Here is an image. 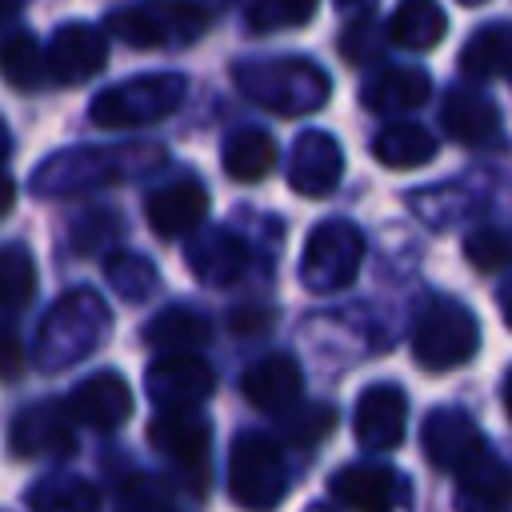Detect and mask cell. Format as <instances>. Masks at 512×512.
<instances>
[{
	"mask_svg": "<svg viewBox=\"0 0 512 512\" xmlns=\"http://www.w3.org/2000/svg\"><path fill=\"white\" fill-rule=\"evenodd\" d=\"M504 408H508V416H512V372H508V380H504Z\"/></svg>",
	"mask_w": 512,
	"mask_h": 512,
	"instance_id": "d6a6232c",
	"label": "cell"
},
{
	"mask_svg": "<svg viewBox=\"0 0 512 512\" xmlns=\"http://www.w3.org/2000/svg\"><path fill=\"white\" fill-rule=\"evenodd\" d=\"M480 348V324L460 300H428L412 328V356L428 372L460 368Z\"/></svg>",
	"mask_w": 512,
	"mask_h": 512,
	"instance_id": "7a4b0ae2",
	"label": "cell"
},
{
	"mask_svg": "<svg viewBox=\"0 0 512 512\" xmlns=\"http://www.w3.org/2000/svg\"><path fill=\"white\" fill-rule=\"evenodd\" d=\"M144 340H148L152 348L172 352V356H196V352L212 340V324H208L204 312L176 304V308H164V312L144 328Z\"/></svg>",
	"mask_w": 512,
	"mask_h": 512,
	"instance_id": "d6986e66",
	"label": "cell"
},
{
	"mask_svg": "<svg viewBox=\"0 0 512 512\" xmlns=\"http://www.w3.org/2000/svg\"><path fill=\"white\" fill-rule=\"evenodd\" d=\"M384 52V28L376 24L372 12H364L352 28H344L340 36V56L352 60V64H376Z\"/></svg>",
	"mask_w": 512,
	"mask_h": 512,
	"instance_id": "83f0119b",
	"label": "cell"
},
{
	"mask_svg": "<svg viewBox=\"0 0 512 512\" xmlns=\"http://www.w3.org/2000/svg\"><path fill=\"white\" fill-rule=\"evenodd\" d=\"M152 444L168 456V460H176L180 468H188V472H196V480H204V472H208V448H212V428H208V420L200 416V412H164V416H156L152 420Z\"/></svg>",
	"mask_w": 512,
	"mask_h": 512,
	"instance_id": "4fadbf2b",
	"label": "cell"
},
{
	"mask_svg": "<svg viewBox=\"0 0 512 512\" xmlns=\"http://www.w3.org/2000/svg\"><path fill=\"white\" fill-rule=\"evenodd\" d=\"M72 412L92 428H116L132 412V392L116 372H100L80 384V392L72 396Z\"/></svg>",
	"mask_w": 512,
	"mask_h": 512,
	"instance_id": "e0dca14e",
	"label": "cell"
},
{
	"mask_svg": "<svg viewBox=\"0 0 512 512\" xmlns=\"http://www.w3.org/2000/svg\"><path fill=\"white\" fill-rule=\"evenodd\" d=\"M420 440H424L428 464H432V468H444V472H460V468H468L476 456L488 452L484 432H480L460 408H436V412L424 420Z\"/></svg>",
	"mask_w": 512,
	"mask_h": 512,
	"instance_id": "ba28073f",
	"label": "cell"
},
{
	"mask_svg": "<svg viewBox=\"0 0 512 512\" xmlns=\"http://www.w3.org/2000/svg\"><path fill=\"white\" fill-rule=\"evenodd\" d=\"M364 260V232L352 220H324L312 228L304 256H300V280L308 292H340L356 280Z\"/></svg>",
	"mask_w": 512,
	"mask_h": 512,
	"instance_id": "277c9868",
	"label": "cell"
},
{
	"mask_svg": "<svg viewBox=\"0 0 512 512\" xmlns=\"http://www.w3.org/2000/svg\"><path fill=\"white\" fill-rule=\"evenodd\" d=\"M216 392V372L200 356H160L148 368V396L164 412H188Z\"/></svg>",
	"mask_w": 512,
	"mask_h": 512,
	"instance_id": "9c48e42d",
	"label": "cell"
},
{
	"mask_svg": "<svg viewBox=\"0 0 512 512\" xmlns=\"http://www.w3.org/2000/svg\"><path fill=\"white\" fill-rule=\"evenodd\" d=\"M440 124L456 144H468V148H492L504 136V120L492 96H484L480 88H464V84L448 88L440 104Z\"/></svg>",
	"mask_w": 512,
	"mask_h": 512,
	"instance_id": "8fae6325",
	"label": "cell"
},
{
	"mask_svg": "<svg viewBox=\"0 0 512 512\" xmlns=\"http://www.w3.org/2000/svg\"><path fill=\"white\" fill-rule=\"evenodd\" d=\"M288 492L284 448L272 436H236L228 452V496L248 512H272Z\"/></svg>",
	"mask_w": 512,
	"mask_h": 512,
	"instance_id": "3957f363",
	"label": "cell"
},
{
	"mask_svg": "<svg viewBox=\"0 0 512 512\" xmlns=\"http://www.w3.org/2000/svg\"><path fill=\"white\" fill-rule=\"evenodd\" d=\"M444 28H448V16L440 4H428V0H408L392 12L388 20V40L400 44V48H412V52H428L444 40Z\"/></svg>",
	"mask_w": 512,
	"mask_h": 512,
	"instance_id": "7402d4cb",
	"label": "cell"
},
{
	"mask_svg": "<svg viewBox=\"0 0 512 512\" xmlns=\"http://www.w3.org/2000/svg\"><path fill=\"white\" fill-rule=\"evenodd\" d=\"M316 16V4H308V0H300V4H292V0H256V4H248L244 8V20L256 28V32H272V28H292V24H308Z\"/></svg>",
	"mask_w": 512,
	"mask_h": 512,
	"instance_id": "484cf974",
	"label": "cell"
},
{
	"mask_svg": "<svg viewBox=\"0 0 512 512\" xmlns=\"http://www.w3.org/2000/svg\"><path fill=\"white\" fill-rule=\"evenodd\" d=\"M340 176H344V152H340V144L328 132H320V128L300 132L296 144H292V152H288V184L300 196L316 200V196H328L340 184Z\"/></svg>",
	"mask_w": 512,
	"mask_h": 512,
	"instance_id": "30bf717a",
	"label": "cell"
},
{
	"mask_svg": "<svg viewBox=\"0 0 512 512\" xmlns=\"http://www.w3.org/2000/svg\"><path fill=\"white\" fill-rule=\"evenodd\" d=\"M20 368H24V356H20V340H16L8 328H0V380H12V376H20Z\"/></svg>",
	"mask_w": 512,
	"mask_h": 512,
	"instance_id": "4dcf8cb0",
	"label": "cell"
},
{
	"mask_svg": "<svg viewBox=\"0 0 512 512\" xmlns=\"http://www.w3.org/2000/svg\"><path fill=\"white\" fill-rule=\"evenodd\" d=\"M56 60H60V76L64 80H84L100 68L104 60V40L92 28H68L56 40Z\"/></svg>",
	"mask_w": 512,
	"mask_h": 512,
	"instance_id": "cb8c5ba5",
	"label": "cell"
},
{
	"mask_svg": "<svg viewBox=\"0 0 512 512\" xmlns=\"http://www.w3.org/2000/svg\"><path fill=\"white\" fill-rule=\"evenodd\" d=\"M436 148H440V140L428 128L408 124V120L388 124V128H380L372 136V156L384 168H420V164H428L436 156Z\"/></svg>",
	"mask_w": 512,
	"mask_h": 512,
	"instance_id": "ffe728a7",
	"label": "cell"
},
{
	"mask_svg": "<svg viewBox=\"0 0 512 512\" xmlns=\"http://www.w3.org/2000/svg\"><path fill=\"white\" fill-rule=\"evenodd\" d=\"M244 400L260 412H288L300 404L304 392V372L296 364V356L288 352H268L256 364H248L244 372Z\"/></svg>",
	"mask_w": 512,
	"mask_h": 512,
	"instance_id": "7c38bea8",
	"label": "cell"
},
{
	"mask_svg": "<svg viewBox=\"0 0 512 512\" xmlns=\"http://www.w3.org/2000/svg\"><path fill=\"white\" fill-rule=\"evenodd\" d=\"M236 84L248 92V100L280 112V116H300L312 112L328 100L332 80L308 60H260V64H240Z\"/></svg>",
	"mask_w": 512,
	"mask_h": 512,
	"instance_id": "6da1fadb",
	"label": "cell"
},
{
	"mask_svg": "<svg viewBox=\"0 0 512 512\" xmlns=\"http://www.w3.org/2000/svg\"><path fill=\"white\" fill-rule=\"evenodd\" d=\"M512 508V468L484 452L456 472V512H508Z\"/></svg>",
	"mask_w": 512,
	"mask_h": 512,
	"instance_id": "9a60e30c",
	"label": "cell"
},
{
	"mask_svg": "<svg viewBox=\"0 0 512 512\" xmlns=\"http://www.w3.org/2000/svg\"><path fill=\"white\" fill-rule=\"evenodd\" d=\"M460 72L472 80L512 76V20H492L476 28L460 48Z\"/></svg>",
	"mask_w": 512,
	"mask_h": 512,
	"instance_id": "ac0fdd59",
	"label": "cell"
},
{
	"mask_svg": "<svg viewBox=\"0 0 512 512\" xmlns=\"http://www.w3.org/2000/svg\"><path fill=\"white\" fill-rule=\"evenodd\" d=\"M464 256L480 272H500V268L512 264V236L500 232V228H476L464 240Z\"/></svg>",
	"mask_w": 512,
	"mask_h": 512,
	"instance_id": "d4e9b609",
	"label": "cell"
},
{
	"mask_svg": "<svg viewBox=\"0 0 512 512\" xmlns=\"http://www.w3.org/2000/svg\"><path fill=\"white\" fill-rule=\"evenodd\" d=\"M496 304H500V316H504V324L512 328V284H504V288H500Z\"/></svg>",
	"mask_w": 512,
	"mask_h": 512,
	"instance_id": "1f68e13d",
	"label": "cell"
},
{
	"mask_svg": "<svg viewBox=\"0 0 512 512\" xmlns=\"http://www.w3.org/2000/svg\"><path fill=\"white\" fill-rule=\"evenodd\" d=\"M332 496L352 512H400L408 504V480L392 464H348L332 476Z\"/></svg>",
	"mask_w": 512,
	"mask_h": 512,
	"instance_id": "52a82bcc",
	"label": "cell"
},
{
	"mask_svg": "<svg viewBox=\"0 0 512 512\" xmlns=\"http://www.w3.org/2000/svg\"><path fill=\"white\" fill-rule=\"evenodd\" d=\"M276 164V140L264 128H240L224 144V172L240 184H256Z\"/></svg>",
	"mask_w": 512,
	"mask_h": 512,
	"instance_id": "603a6c76",
	"label": "cell"
},
{
	"mask_svg": "<svg viewBox=\"0 0 512 512\" xmlns=\"http://www.w3.org/2000/svg\"><path fill=\"white\" fill-rule=\"evenodd\" d=\"M352 428L364 452H388L408 432V396L400 384H368L356 396Z\"/></svg>",
	"mask_w": 512,
	"mask_h": 512,
	"instance_id": "8992f818",
	"label": "cell"
},
{
	"mask_svg": "<svg viewBox=\"0 0 512 512\" xmlns=\"http://www.w3.org/2000/svg\"><path fill=\"white\" fill-rule=\"evenodd\" d=\"M336 424V408L332 404H304L284 420V440L292 448H312L320 436H328Z\"/></svg>",
	"mask_w": 512,
	"mask_h": 512,
	"instance_id": "4316f807",
	"label": "cell"
},
{
	"mask_svg": "<svg viewBox=\"0 0 512 512\" xmlns=\"http://www.w3.org/2000/svg\"><path fill=\"white\" fill-rule=\"evenodd\" d=\"M180 100H184L180 76H144V80H132V84L104 92L92 104V116L104 128H128V124H148V120L168 116Z\"/></svg>",
	"mask_w": 512,
	"mask_h": 512,
	"instance_id": "5b68a950",
	"label": "cell"
},
{
	"mask_svg": "<svg viewBox=\"0 0 512 512\" xmlns=\"http://www.w3.org/2000/svg\"><path fill=\"white\" fill-rule=\"evenodd\" d=\"M272 320H276V312H272V308H256V304H244V308H232V312H228V328H232L236 336L268 332Z\"/></svg>",
	"mask_w": 512,
	"mask_h": 512,
	"instance_id": "f546056e",
	"label": "cell"
},
{
	"mask_svg": "<svg viewBox=\"0 0 512 512\" xmlns=\"http://www.w3.org/2000/svg\"><path fill=\"white\" fill-rule=\"evenodd\" d=\"M188 264L204 284H232L248 268V244L232 232H208L188 252Z\"/></svg>",
	"mask_w": 512,
	"mask_h": 512,
	"instance_id": "44dd1931",
	"label": "cell"
},
{
	"mask_svg": "<svg viewBox=\"0 0 512 512\" xmlns=\"http://www.w3.org/2000/svg\"><path fill=\"white\" fill-rule=\"evenodd\" d=\"M148 212V224L156 236L164 240H176V236H188L204 224L208 216V192L200 180H176V184H164L148 196L144 204Z\"/></svg>",
	"mask_w": 512,
	"mask_h": 512,
	"instance_id": "5bb4252c",
	"label": "cell"
},
{
	"mask_svg": "<svg viewBox=\"0 0 512 512\" xmlns=\"http://www.w3.org/2000/svg\"><path fill=\"white\" fill-rule=\"evenodd\" d=\"M112 24L120 28L124 40L140 44V48H152V44H168V24L156 8H132V12H116Z\"/></svg>",
	"mask_w": 512,
	"mask_h": 512,
	"instance_id": "f1b7e54d",
	"label": "cell"
},
{
	"mask_svg": "<svg viewBox=\"0 0 512 512\" xmlns=\"http://www.w3.org/2000/svg\"><path fill=\"white\" fill-rule=\"evenodd\" d=\"M432 96V76L416 64H396L380 68L364 80L360 100L368 112H412Z\"/></svg>",
	"mask_w": 512,
	"mask_h": 512,
	"instance_id": "2e32d148",
	"label": "cell"
}]
</instances>
